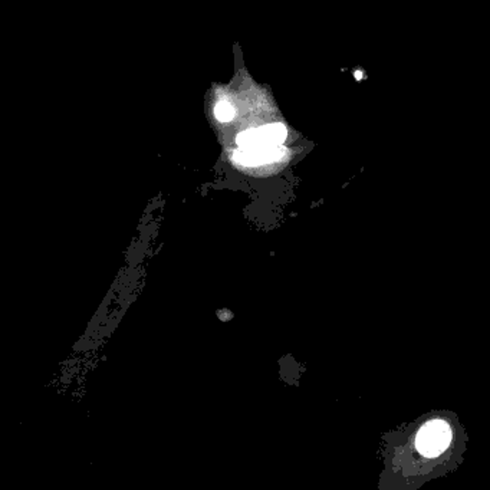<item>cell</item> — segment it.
Masks as SVG:
<instances>
[{"label":"cell","instance_id":"7a4b0ae2","mask_svg":"<svg viewBox=\"0 0 490 490\" xmlns=\"http://www.w3.org/2000/svg\"><path fill=\"white\" fill-rule=\"evenodd\" d=\"M286 138V128L282 124H269L255 130H247L237 136V144L245 150L280 145Z\"/></svg>","mask_w":490,"mask_h":490},{"label":"cell","instance_id":"277c9868","mask_svg":"<svg viewBox=\"0 0 490 490\" xmlns=\"http://www.w3.org/2000/svg\"><path fill=\"white\" fill-rule=\"evenodd\" d=\"M215 112H216L217 120H219V121H223V123L230 121L232 118H233V115H234V111H233L232 106H230V103H228V102H219Z\"/></svg>","mask_w":490,"mask_h":490},{"label":"cell","instance_id":"3957f363","mask_svg":"<svg viewBox=\"0 0 490 490\" xmlns=\"http://www.w3.org/2000/svg\"><path fill=\"white\" fill-rule=\"evenodd\" d=\"M284 148L280 145L276 147H263V148H252V150H245L241 148L234 153V160L243 166H260L265 162H272L284 154Z\"/></svg>","mask_w":490,"mask_h":490},{"label":"cell","instance_id":"6da1fadb","mask_svg":"<svg viewBox=\"0 0 490 490\" xmlns=\"http://www.w3.org/2000/svg\"><path fill=\"white\" fill-rule=\"evenodd\" d=\"M452 441V430L441 420L428 421L417 436V449L424 456H439Z\"/></svg>","mask_w":490,"mask_h":490}]
</instances>
